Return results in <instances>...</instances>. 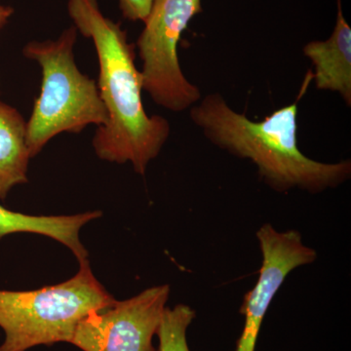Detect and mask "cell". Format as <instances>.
Here are the masks:
<instances>
[{
    "instance_id": "obj_1",
    "label": "cell",
    "mask_w": 351,
    "mask_h": 351,
    "mask_svg": "<svg viewBox=\"0 0 351 351\" xmlns=\"http://www.w3.org/2000/svg\"><path fill=\"white\" fill-rule=\"evenodd\" d=\"M68 11L77 32L93 41L100 66L98 88L108 121L97 129L94 151L108 162H130L137 174L145 175L171 127L160 115L145 112L134 45L121 25L101 13L98 0H69Z\"/></svg>"
},
{
    "instance_id": "obj_2",
    "label": "cell",
    "mask_w": 351,
    "mask_h": 351,
    "mask_svg": "<svg viewBox=\"0 0 351 351\" xmlns=\"http://www.w3.org/2000/svg\"><path fill=\"white\" fill-rule=\"evenodd\" d=\"M298 103L252 121L216 92L189 108V117L210 143L255 164L260 179L278 193L301 189L315 195L338 188L350 179V160L323 163L302 154L298 145Z\"/></svg>"
},
{
    "instance_id": "obj_3",
    "label": "cell",
    "mask_w": 351,
    "mask_h": 351,
    "mask_svg": "<svg viewBox=\"0 0 351 351\" xmlns=\"http://www.w3.org/2000/svg\"><path fill=\"white\" fill-rule=\"evenodd\" d=\"M76 38L77 29L73 25L55 40L31 41L23 50L43 73L40 94L27 122L31 157L38 156L59 134H78L89 125H107L108 114L98 85L76 66Z\"/></svg>"
},
{
    "instance_id": "obj_4",
    "label": "cell",
    "mask_w": 351,
    "mask_h": 351,
    "mask_svg": "<svg viewBox=\"0 0 351 351\" xmlns=\"http://www.w3.org/2000/svg\"><path fill=\"white\" fill-rule=\"evenodd\" d=\"M73 278L32 291L0 290V351H27L38 346L71 343L75 328L95 311L117 300L94 276L89 261Z\"/></svg>"
},
{
    "instance_id": "obj_5",
    "label": "cell",
    "mask_w": 351,
    "mask_h": 351,
    "mask_svg": "<svg viewBox=\"0 0 351 351\" xmlns=\"http://www.w3.org/2000/svg\"><path fill=\"white\" fill-rule=\"evenodd\" d=\"M201 11V0H156L138 36L143 91L170 112H184L202 98L199 88L182 73L178 57L182 32Z\"/></svg>"
},
{
    "instance_id": "obj_6",
    "label": "cell",
    "mask_w": 351,
    "mask_h": 351,
    "mask_svg": "<svg viewBox=\"0 0 351 351\" xmlns=\"http://www.w3.org/2000/svg\"><path fill=\"white\" fill-rule=\"evenodd\" d=\"M169 295L165 284L92 311L78 323L71 345L82 351H157L152 339Z\"/></svg>"
},
{
    "instance_id": "obj_7",
    "label": "cell",
    "mask_w": 351,
    "mask_h": 351,
    "mask_svg": "<svg viewBox=\"0 0 351 351\" xmlns=\"http://www.w3.org/2000/svg\"><path fill=\"white\" fill-rule=\"evenodd\" d=\"M257 239L262 267L255 287L244 298L241 313L245 323L235 351H255L263 318L285 279L293 270L317 258V253L304 244L297 230L278 232L265 223L258 230Z\"/></svg>"
},
{
    "instance_id": "obj_8",
    "label": "cell",
    "mask_w": 351,
    "mask_h": 351,
    "mask_svg": "<svg viewBox=\"0 0 351 351\" xmlns=\"http://www.w3.org/2000/svg\"><path fill=\"white\" fill-rule=\"evenodd\" d=\"M302 51L313 64L311 77L315 87L341 95L350 108L351 29L343 17L341 0H338V16L331 36L324 41H311Z\"/></svg>"
},
{
    "instance_id": "obj_9",
    "label": "cell",
    "mask_w": 351,
    "mask_h": 351,
    "mask_svg": "<svg viewBox=\"0 0 351 351\" xmlns=\"http://www.w3.org/2000/svg\"><path fill=\"white\" fill-rule=\"evenodd\" d=\"M101 216L103 212L100 210L73 216H32L11 211L0 205V239L17 232L45 235L68 247L80 263L88 260V252L80 241V230Z\"/></svg>"
},
{
    "instance_id": "obj_10",
    "label": "cell",
    "mask_w": 351,
    "mask_h": 351,
    "mask_svg": "<svg viewBox=\"0 0 351 351\" xmlns=\"http://www.w3.org/2000/svg\"><path fill=\"white\" fill-rule=\"evenodd\" d=\"M31 158L27 122L16 108L0 101V199L14 186L27 182Z\"/></svg>"
},
{
    "instance_id": "obj_11",
    "label": "cell",
    "mask_w": 351,
    "mask_h": 351,
    "mask_svg": "<svg viewBox=\"0 0 351 351\" xmlns=\"http://www.w3.org/2000/svg\"><path fill=\"white\" fill-rule=\"evenodd\" d=\"M195 317V309L188 304H177L173 308L166 306L156 332L158 351H191L186 331Z\"/></svg>"
},
{
    "instance_id": "obj_12",
    "label": "cell",
    "mask_w": 351,
    "mask_h": 351,
    "mask_svg": "<svg viewBox=\"0 0 351 351\" xmlns=\"http://www.w3.org/2000/svg\"><path fill=\"white\" fill-rule=\"evenodd\" d=\"M156 0H119V8L125 19L145 22Z\"/></svg>"
},
{
    "instance_id": "obj_13",
    "label": "cell",
    "mask_w": 351,
    "mask_h": 351,
    "mask_svg": "<svg viewBox=\"0 0 351 351\" xmlns=\"http://www.w3.org/2000/svg\"><path fill=\"white\" fill-rule=\"evenodd\" d=\"M13 13L14 9L12 7L1 5V4H0V29L6 25L9 18L13 15Z\"/></svg>"
}]
</instances>
